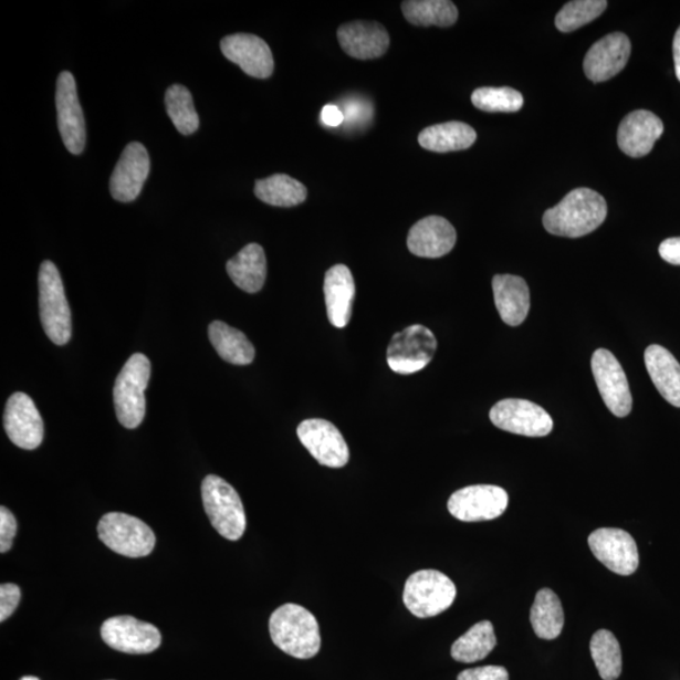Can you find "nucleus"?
<instances>
[{"mask_svg": "<svg viewBox=\"0 0 680 680\" xmlns=\"http://www.w3.org/2000/svg\"><path fill=\"white\" fill-rule=\"evenodd\" d=\"M606 8V0H574L561 9L556 27L561 32H574L600 17Z\"/></svg>", "mask_w": 680, "mask_h": 680, "instance_id": "c9c22d12", "label": "nucleus"}, {"mask_svg": "<svg viewBox=\"0 0 680 680\" xmlns=\"http://www.w3.org/2000/svg\"><path fill=\"white\" fill-rule=\"evenodd\" d=\"M589 650L595 661L598 674L604 680H616L623 670L621 648L618 639L609 630H598L594 634Z\"/></svg>", "mask_w": 680, "mask_h": 680, "instance_id": "473e14b6", "label": "nucleus"}, {"mask_svg": "<svg viewBox=\"0 0 680 680\" xmlns=\"http://www.w3.org/2000/svg\"><path fill=\"white\" fill-rule=\"evenodd\" d=\"M401 8L407 22L414 25L451 27L459 17L457 6L449 0H407Z\"/></svg>", "mask_w": 680, "mask_h": 680, "instance_id": "2f4dec72", "label": "nucleus"}, {"mask_svg": "<svg viewBox=\"0 0 680 680\" xmlns=\"http://www.w3.org/2000/svg\"><path fill=\"white\" fill-rule=\"evenodd\" d=\"M346 121L343 112L338 106L335 105H325L322 111V122L326 126H331V128H337V126L342 125L343 122Z\"/></svg>", "mask_w": 680, "mask_h": 680, "instance_id": "a19ab883", "label": "nucleus"}, {"mask_svg": "<svg viewBox=\"0 0 680 680\" xmlns=\"http://www.w3.org/2000/svg\"><path fill=\"white\" fill-rule=\"evenodd\" d=\"M588 546L604 566L620 576H630L638 569L637 543L628 532L601 529L589 534Z\"/></svg>", "mask_w": 680, "mask_h": 680, "instance_id": "2eb2a0df", "label": "nucleus"}, {"mask_svg": "<svg viewBox=\"0 0 680 680\" xmlns=\"http://www.w3.org/2000/svg\"><path fill=\"white\" fill-rule=\"evenodd\" d=\"M299 440L321 465L343 468L349 461V448L341 431L323 419L305 420L297 428Z\"/></svg>", "mask_w": 680, "mask_h": 680, "instance_id": "ddd939ff", "label": "nucleus"}, {"mask_svg": "<svg viewBox=\"0 0 680 680\" xmlns=\"http://www.w3.org/2000/svg\"><path fill=\"white\" fill-rule=\"evenodd\" d=\"M56 106L62 142L71 154L80 156L86 145V123L76 81L70 71L61 72L57 79Z\"/></svg>", "mask_w": 680, "mask_h": 680, "instance_id": "9b49d317", "label": "nucleus"}, {"mask_svg": "<svg viewBox=\"0 0 680 680\" xmlns=\"http://www.w3.org/2000/svg\"><path fill=\"white\" fill-rule=\"evenodd\" d=\"M150 171V158L142 143L126 145L111 178V192L115 201L129 203L142 193Z\"/></svg>", "mask_w": 680, "mask_h": 680, "instance_id": "dca6fc26", "label": "nucleus"}, {"mask_svg": "<svg viewBox=\"0 0 680 680\" xmlns=\"http://www.w3.org/2000/svg\"><path fill=\"white\" fill-rule=\"evenodd\" d=\"M102 637L108 647L126 655H149L157 650L161 642V635L154 625L133 616L107 619L103 624Z\"/></svg>", "mask_w": 680, "mask_h": 680, "instance_id": "4468645a", "label": "nucleus"}, {"mask_svg": "<svg viewBox=\"0 0 680 680\" xmlns=\"http://www.w3.org/2000/svg\"><path fill=\"white\" fill-rule=\"evenodd\" d=\"M508 502L510 498L501 487L470 485L450 496L448 510L461 522L493 521L505 512Z\"/></svg>", "mask_w": 680, "mask_h": 680, "instance_id": "9d476101", "label": "nucleus"}, {"mask_svg": "<svg viewBox=\"0 0 680 680\" xmlns=\"http://www.w3.org/2000/svg\"><path fill=\"white\" fill-rule=\"evenodd\" d=\"M255 195L260 201L275 207H294L302 205L306 197V187L301 181L286 175H274L257 180Z\"/></svg>", "mask_w": 680, "mask_h": 680, "instance_id": "7c9ffc66", "label": "nucleus"}, {"mask_svg": "<svg viewBox=\"0 0 680 680\" xmlns=\"http://www.w3.org/2000/svg\"><path fill=\"white\" fill-rule=\"evenodd\" d=\"M659 255L669 264L680 266V238H672L661 242Z\"/></svg>", "mask_w": 680, "mask_h": 680, "instance_id": "ea45409f", "label": "nucleus"}, {"mask_svg": "<svg viewBox=\"0 0 680 680\" xmlns=\"http://www.w3.org/2000/svg\"><path fill=\"white\" fill-rule=\"evenodd\" d=\"M17 533V521L8 508H0V552L6 553L13 546Z\"/></svg>", "mask_w": 680, "mask_h": 680, "instance_id": "4c0bfd02", "label": "nucleus"}, {"mask_svg": "<svg viewBox=\"0 0 680 680\" xmlns=\"http://www.w3.org/2000/svg\"><path fill=\"white\" fill-rule=\"evenodd\" d=\"M4 429L18 448L38 449L44 437L42 417L32 398L23 393L9 397L4 411Z\"/></svg>", "mask_w": 680, "mask_h": 680, "instance_id": "f3484780", "label": "nucleus"}, {"mask_svg": "<svg viewBox=\"0 0 680 680\" xmlns=\"http://www.w3.org/2000/svg\"><path fill=\"white\" fill-rule=\"evenodd\" d=\"M646 366L652 384L670 405L680 407V365L668 349L652 344L646 351Z\"/></svg>", "mask_w": 680, "mask_h": 680, "instance_id": "a878e982", "label": "nucleus"}, {"mask_svg": "<svg viewBox=\"0 0 680 680\" xmlns=\"http://www.w3.org/2000/svg\"><path fill=\"white\" fill-rule=\"evenodd\" d=\"M338 41L343 51L357 60L383 57L391 42L383 24L363 21L341 25Z\"/></svg>", "mask_w": 680, "mask_h": 680, "instance_id": "4be33fe9", "label": "nucleus"}, {"mask_svg": "<svg viewBox=\"0 0 680 680\" xmlns=\"http://www.w3.org/2000/svg\"><path fill=\"white\" fill-rule=\"evenodd\" d=\"M39 287L43 331L54 344L65 346L72 334L71 311L60 271L50 260L42 262Z\"/></svg>", "mask_w": 680, "mask_h": 680, "instance_id": "20e7f679", "label": "nucleus"}, {"mask_svg": "<svg viewBox=\"0 0 680 680\" xmlns=\"http://www.w3.org/2000/svg\"><path fill=\"white\" fill-rule=\"evenodd\" d=\"M150 362L142 353H136L125 363L115 380L114 404L117 420L126 429H136L145 417V389L150 379Z\"/></svg>", "mask_w": 680, "mask_h": 680, "instance_id": "7ed1b4c3", "label": "nucleus"}, {"mask_svg": "<svg viewBox=\"0 0 680 680\" xmlns=\"http://www.w3.org/2000/svg\"><path fill=\"white\" fill-rule=\"evenodd\" d=\"M491 421L506 432L530 438H543L553 429V420L546 410L536 404L519 398H506L493 406Z\"/></svg>", "mask_w": 680, "mask_h": 680, "instance_id": "1a4fd4ad", "label": "nucleus"}, {"mask_svg": "<svg viewBox=\"0 0 680 680\" xmlns=\"http://www.w3.org/2000/svg\"><path fill=\"white\" fill-rule=\"evenodd\" d=\"M269 629L275 646L290 657L311 659L321 650L320 624L315 616L301 605L280 606L271 615Z\"/></svg>", "mask_w": 680, "mask_h": 680, "instance_id": "f03ea898", "label": "nucleus"}, {"mask_svg": "<svg viewBox=\"0 0 680 680\" xmlns=\"http://www.w3.org/2000/svg\"><path fill=\"white\" fill-rule=\"evenodd\" d=\"M607 216L601 195L589 188H577L543 215V226L561 238L578 239L594 232Z\"/></svg>", "mask_w": 680, "mask_h": 680, "instance_id": "f257e3e1", "label": "nucleus"}, {"mask_svg": "<svg viewBox=\"0 0 680 680\" xmlns=\"http://www.w3.org/2000/svg\"><path fill=\"white\" fill-rule=\"evenodd\" d=\"M456 243V229L448 220L439 216L425 217L415 223L407 238L408 250L414 255L425 259L446 257Z\"/></svg>", "mask_w": 680, "mask_h": 680, "instance_id": "aec40b11", "label": "nucleus"}, {"mask_svg": "<svg viewBox=\"0 0 680 680\" xmlns=\"http://www.w3.org/2000/svg\"><path fill=\"white\" fill-rule=\"evenodd\" d=\"M495 646L493 624L480 621L452 644L451 657L460 663H475L491 655Z\"/></svg>", "mask_w": 680, "mask_h": 680, "instance_id": "c756f323", "label": "nucleus"}, {"mask_svg": "<svg viewBox=\"0 0 680 680\" xmlns=\"http://www.w3.org/2000/svg\"><path fill=\"white\" fill-rule=\"evenodd\" d=\"M663 132L665 124L656 114L648 111L632 112L620 123L618 144L631 158L646 157Z\"/></svg>", "mask_w": 680, "mask_h": 680, "instance_id": "412c9836", "label": "nucleus"}, {"mask_svg": "<svg viewBox=\"0 0 680 680\" xmlns=\"http://www.w3.org/2000/svg\"><path fill=\"white\" fill-rule=\"evenodd\" d=\"M236 286L243 292L259 293L265 285L268 261L264 249L259 243H250L226 265Z\"/></svg>", "mask_w": 680, "mask_h": 680, "instance_id": "393cba45", "label": "nucleus"}, {"mask_svg": "<svg viewBox=\"0 0 680 680\" xmlns=\"http://www.w3.org/2000/svg\"><path fill=\"white\" fill-rule=\"evenodd\" d=\"M221 51L227 60L251 77L264 80L274 72L275 63L269 44L255 34L226 35L221 41Z\"/></svg>", "mask_w": 680, "mask_h": 680, "instance_id": "a211bd4d", "label": "nucleus"}, {"mask_svg": "<svg viewBox=\"0 0 680 680\" xmlns=\"http://www.w3.org/2000/svg\"><path fill=\"white\" fill-rule=\"evenodd\" d=\"M592 367L598 393L607 408L615 416H628L632 408V397L620 362L611 352L601 348L594 353Z\"/></svg>", "mask_w": 680, "mask_h": 680, "instance_id": "f8f14e48", "label": "nucleus"}, {"mask_svg": "<svg viewBox=\"0 0 680 680\" xmlns=\"http://www.w3.org/2000/svg\"><path fill=\"white\" fill-rule=\"evenodd\" d=\"M631 43L624 33H611L588 50L584 71L593 83H604L621 72L629 61Z\"/></svg>", "mask_w": 680, "mask_h": 680, "instance_id": "6ab92c4d", "label": "nucleus"}, {"mask_svg": "<svg viewBox=\"0 0 680 680\" xmlns=\"http://www.w3.org/2000/svg\"><path fill=\"white\" fill-rule=\"evenodd\" d=\"M456 597V584L435 569L417 571L407 578L404 589L407 610L420 619L432 618L447 611Z\"/></svg>", "mask_w": 680, "mask_h": 680, "instance_id": "423d86ee", "label": "nucleus"}, {"mask_svg": "<svg viewBox=\"0 0 680 680\" xmlns=\"http://www.w3.org/2000/svg\"><path fill=\"white\" fill-rule=\"evenodd\" d=\"M531 624L537 637L553 640L559 637L565 625V614L558 596L550 588H542L531 609Z\"/></svg>", "mask_w": 680, "mask_h": 680, "instance_id": "c85d7f7f", "label": "nucleus"}, {"mask_svg": "<svg viewBox=\"0 0 680 680\" xmlns=\"http://www.w3.org/2000/svg\"><path fill=\"white\" fill-rule=\"evenodd\" d=\"M458 680H510V674L503 667L487 666L467 669L458 676Z\"/></svg>", "mask_w": 680, "mask_h": 680, "instance_id": "58836bf2", "label": "nucleus"}, {"mask_svg": "<svg viewBox=\"0 0 680 680\" xmlns=\"http://www.w3.org/2000/svg\"><path fill=\"white\" fill-rule=\"evenodd\" d=\"M97 532L106 547L126 557L148 556L156 546V534L149 525L125 513L104 515Z\"/></svg>", "mask_w": 680, "mask_h": 680, "instance_id": "0eeeda50", "label": "nucleus"}, {"mask_svg": "<svg viewBox=\"0 0 680 680\" xmlns=\"http://www.w3.org/2000/svg\"><path fill=\"white\" fill-rule=\"evenodd\" d=\"M326 314L335 328H344L351 322L356 284L346 265H335L326 271L324 279Z\"/></svg>", "mask_w": 680, "mask_h": 680, "instance_id": "5701e85b", "label": "nucleus"}, {"mask_svg": "<svg viewBox=\"0 0 680 680\" xmlns=\"http://www.w3.org/2000/svg\"><path fill=\"white\" fill-rule=\"evenodd\" d=\"M673 54H674L676 75L678 80L680 81V27L674 35Z\"/></svg>", "mask_w": 680, "mask_h": 680, "instance_id": "79ce46f5", "label": "nucleus"}, {"mask_svg": "<svg viewBox=\"0 0 680 680\" xmlns=\"http://www.w3.org/2000/svg\"><path fill=\"white\" fill-rule=\"evenodd\" d=\"M21 601V589L14 584L0 586V621H6Z\"/></svg>", "mask_w": 680, "mask_h": 680, "instance_id": "e433bc0d", "label": "nucleus"}, {"mask_svg": "<svg viewBox=\"0 0 680 680\" xmlns=\"http://www.w3.org/2000/svg\"><path fill=\"white\" fill-rule=\"evenodd\" d=\"M21 680H40V679L35 677H24Z\"/></svg>", "mask_w": 680, "mask_h": 680, "instance_id": "37998d69", "label": "nucleus"}, {"mask_svg": "<svg viewBox=\"0 0 680 680\" xmlns=\"http://www.w3.org/2000/svg\"><path fill=\"white\" fill-rule=\"evenodd\" d=\"M437 349L433 333L415 324L394 335L387 349V363L395 374L412 375L430 365Z\"/></svg>", "mask_w": 680, "mask_h": 680, "instance_id": "6e6552de", "label": "nucleus"}, {"mask_svg": "<svg viewBox=\"0 0 680 680\" xmlns=\"http://www.w3.org/2000/svg\"><path fill=\"white\" fill-rule=\"evenodd\" d=\"M166 111L181 135H192L199 128L192 94L184 85H171L166 93Z\"/></svg>", "mask_w": 680, "mask_h": 680, "instance_id": "72a5a7b5", "label": "nucleus"}, {"mask_svg": "<svg viewBox=\"0 0 680 680\" xmlns=\"http://www.w3.org/2000/svg\"><path fill=\"white\" fill-rule=\"evenodd\" d=\"M493 293L496 311L504 323L519 326L527 317L531 307L530 287L520 276L495 275Z\"/></svg>", "mask_w": 680, "mask_h": 680, "instance_id": "b1692460", "label": "nucleus"}, {"mask_svg": "<svg viewBox=\"0 0 680 680\" xmlns=\"http://www.w3.org/2000/svg\"><path fill=\"white\" fill-rule=\"evenodd\" d=\"M205 511L213 529L229 541H239L247 531V513L234 488L220 477L208 475L202 483Z\"/></svg>", "mask_w": 680, "mask_h": 680, "instance_id": "39448f33", "label": "nucleus"}, {"mask_svg": "<svg viewBox=\"0 0 680 680\" xmlns=\"http://www.w3.org/2000/svg\"><path fill=\"white\" fill-rule=\"evenodd\" d=\"M471 103L487 113H516L523 107L524 98L511 87H482L471 95Z\"/></svg>", "mask_w": 680, "mask_h": 680, "instance_id": "f704fd0d", "label": "nucleus"}, {"mask_svg": "<svg viewBox=\"0 0 680 680\" xmlns=\"http://www.w3.org/2000/svg\"><path fill=\"white\" fill-rule=\"evenodd\" d=\"M208 335L219 356L231 365L248 366L255 359V348L239 329L216 321L208 328Z\"/></svg>", "mask_w": 680, "mask_h": 680, "instance_id": "cd10ccee", "label": "nucleus"}, {"mask_svg": "<svg viewBox=\"0 0 680 680\" xmlns=\"http://www.w3.org/2000/svg\"><path fill=\"white\" fill-rule=\"evenodd\" d=\"M477 140V133L470 125L449 122L429 126L419 135V143L426 150L449 153L465 150Z\"/></svg>", "mask_w": 680, "mask_h": 680, "instance_id": "bb28decb", "label": "nucleus"}]
</instances>
